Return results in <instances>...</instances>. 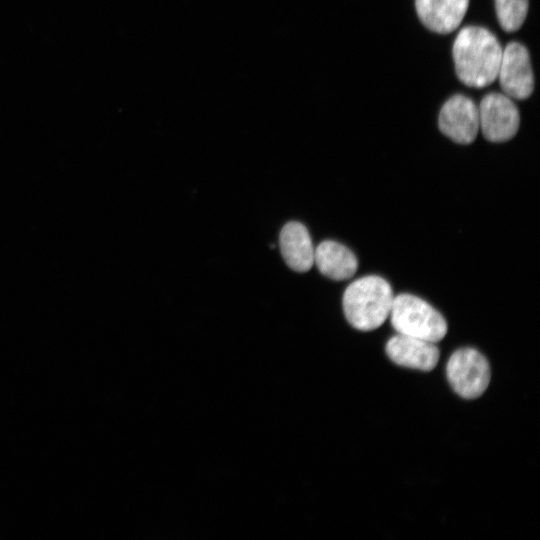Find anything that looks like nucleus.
<instances>
[{
  "mask_svg": "<svg viewBox=\"0 0 540 540\" xmlns=\"http://www.w3.org/2000/svg\"><path fill=\"white\" fill-rule=\"evenodd\" d=\"M314 263L324 276L337 281L351 278L358 268L354 253L332 240H325L314 249Z\"/></svg>",
  "mask_w": 540,
  "mask_h": 540,
  "instance_id": "nucleus-11",
  "label": "nucleus"
},
{
  "mask_svg": "<svg viewBox=\"0 0 540 540\" xmlns=\"http://www.w3.org/2000/svg\"><path fill=\"white\" fill-rule=\"evenodd\" d=\"M528 0H495L496 14L501 28L506 32L518 30L528 12Z\"/></svg>",
  "mask_w": 540,
  "mask_h": 540,
  "instance_id": "nucleus-12",
  "label": "nucleus"
},
{
  "mask_svg": "<svg viewBox=\"0 0 540 540\" xmlns=\"http://www.w3.org/2000/svg\"><path fill=\"white\" fill-rule=\"evenodd\" d=\"M479 129L490 142H506L513 138L519 128L520 115L517 106L505 94H486L478 107Z\"/></svg>",
  "mask_w": 540,
  "mask_h": 540,
  "instance_id": "nucleus-5",
  "label": "nucleus"
},
{
  "mask_svg": "<svg viewBox=\"0 0 540 540\" xmlns=\"http://www.w3.org/2000/svg\"><path fill=\"white\" fill-rule=\"evenodd\" d=\"M447 379L453 390L465 399L481 396L490 382L487 359L476 349L456 350L446 365Z\"/></svg>",
  "mask_w": 540,
  "mask_h": 540,
  "instance_id": "nucleus-4",
  "label": "nucleus"
},
{
  "mask_svg": "<svg viewBox=\"0 0 540 540\" xmlns=\"http://www.w3.org/2000/svg\"><path fill=\"white\" fill-rule=\"evenodd\" d=\"M501 45L494 34L479 26L460 30L453 44V59L458 79L469 87L492 84L499 71Z\"/></svg>",
  "mask_w": 540,
  "mask_h": 540,
  "instance_id": "nucleus-1",
  "label": "nucleus"
},
{
  "mask_svg": "<svg viewBox=\"0 0 540 540\" xmlns=\"http://www.w3.org/2000/svg\"><path fill=\"white\" fill-rule=\"evenodd\" d=\"M469 0H415V8L421 22L429 30L448 34L461 24Z\"/></svg>",
  "mask_w": 540,
  "mask_h": 540,
  "instance_id": "nucleus-9",
  "label": "nucleus"
},
{
  "mask_svg": "<svg viewBox=\"0 0 540 540\" xmlns=\"http://www.w3.org/2000/svg\"><path fill=\"white\" fill-rule=\"evenodd\" d=\"M394 295L382 277L369 275L353 281L343 295V311L356 329L370 331L381 326L390 315Z\"/></svg>",
  "mask_w": 540,
  "mask_h": 540,
  "instance_id": "nucleus-2",
  "label": "nucleus"
},
{
  "mask_svg": "<svg viewBox=\"0 0 540 540\" xmlns=\"http://www.w3.org/2000/svg\"><path fill=\"white\" fill-rule=\"evenodd\" d=\"M389 317L398 334L436 343L447 333V322L442 314L412 294L394 297Z\"/></svg>",
  "mask_w": 540,
  "mask_h": 540,
  "instance_id": "nucleus-3",
  "label": "nucleus"
},
{
  "mask_svg": "<svg viewBox=\"0 0 540 540\" xmlns=\"http://www.w3.org/2000/svg\"><path fill=\"white\" fill-rule=\"evenodd\" d=\"M386 353L397 365L422 371L433 370L440 356L435 343L402 334L388 340Z\"/></svg>",
  "mask_w": 540,
  "mask_h": 540,
  "instance_id": "nucleus-8",
  "label": "nucleus"
},
{
  "mask_svg": "<svg viewBox=\"0 0 540 540\" xmlns=\"http://www.w3.org/2000/svg\"><path fill=\"white\" fill-rule=\"evenodd\" d=\"M279 245L285 263L296 272H306L314 264V248L307 228L288 222L281 230Z\"/></svg>",
  "mask_w": 540,
  "mask_h": 540,
  "instance_id": "nucleus-10",
  "label": "nucleus"
},
{
  "mask_svg": "<svg viewBox=\"0 0 540 540\" xmlns=\"http://www.w3.org/2000/svg\"><path fill=\"white\" fill-rule=\"evenodd\" d=\"M505 95L524 100L534 89V76L528 50L518 42H511L502 51L498 76Z\"/></svg>",
  "mask_w": 540,
  "mask_h": 540,
  "instance_id": "nucleus-6",
  "label": "nucleus"
},
{
  "mask_svg": "<svg viewBox=\"0 0 540 540\" xmlns=\"http://www.w3.org/2000/svg\"><path fill=\"white\" fill-rule=\"evenodd\" d=\"M438 125L440 131L454 142L470 144L479 131L478 107L470 98L456 94L442 106Z\"/></svg>",
  "mask_w": 540,
  "mask_h": 540,
  "instance_id": "nucleus-7",
  "label": "nucleus"
}]
</instances>
